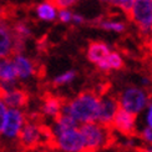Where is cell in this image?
Returning <instances> with one entry per match:
<instances>
[{
	"label": "cell",
	"mask_w": 152,
	"mask_h": 152,
	"mask_svg": "<svg viewBox=\"0 0 152 152\" xmlns=\"http://www.w3.org/2000/svg\"><path fill=\"white\" fill-rule=\"evenodd\" d=\"M6 112H8V106L5 105L3 99L0 97V134H1V130H3V126H4Z\"/></svg>",
	"instance_id": "25"
},
{
	"label": "cell",
	"mask_w": 152,
	"mask_h": 152,
	"mask_svg": "<svg viewBox=\"0 0 152 152\" xmlns=\"http://www.w3.org/2000/svg\"><path fill=\"white\" fill-rule=\"evenodd\" d=\"M130 20L152 41V0H135L129 11Z\"/></svg>",
	"instance_id": "5"
},
{
	"label": "cell",
	"mask_w": 152,
	"mask_h": 152,
	"mask_svg": "<svg viewBox=\"0 0 152 152\" xmlns=\"http://www.w3.org/2000/svg\"><path fill=\"white\" fill-rule=\"evenodd\" d=\"M26 115L25 112L20 109H8L5 116L4 126L1 130V136L4 140L8 141H14L19 138V135L24 127V125L26 124Z\"/></svg>",
	"instance_id": "6"
},
{
	"label": "cell",
	"mask_w": 152,
	"mask_h": 152,
	"mask_svg": "<svg viewBox=\"0 0 152 152\" xmlns=\"http://www.w3.org/2000/svg\"><path fill=\"white\" fill-rule=\"evenodd\" d=\"M142 84H143L145 86L150 85V81H148V79H146V77H145V79H142Z\"/></svg>",
	"instance_id": "29"
},
{
	"label": "cell",
	"mask_w": 152,
	"mask_h": 152,
	"mask_svg": "<svg viewBox=\"0 0 152 152\" xmlns=\"http://www.w3.org/2000/svg\"><path fill=\"white\" fill-rule=\"evenodd\" d=\"M100 96L92 91L80 92L67 102H64L61 113L70 116L79 125L97 122Z\"/></svg>",
	"instance_id": "2"
},
{
	"label": "cell",
	"mask_w": 152,
	"mask_h": 152,
	"mask_svg": "<svg viewBox=\"0 0 152 152\" xmlns=\"http://www.w3.org/2000/svg\"><path fill=\"white\" fill-rule=\"evenodd\" d=\"M51 1H53V4L59 10H61V9H69V8H71V6L75 5L76 3L79 1V0H51Z\"/></svg>",
	"instance_id": "24"
},
{
	"label": "cell",
	"mask_w": 152,
	"mask_h": 152,
	"mask_svg": "<svg viewBox=\"0 0 152 152\" xmlns=\"http://www.w3.org/2000/svg\"><path fill=\"white\" fill-rule=\"evenodd\" d=\"M0 95H1V87H0Z\"/></svg>",
	"instance_id": "30"
},
{
	"label": "cell",
	"mask_w": 152,
	"mask_h": 152,
	"mask_svg": "<svg viewBox=\"0 0 152 152\" xmlns=\"http://www.w3.org/2000/svg\"><path fill=\"white\" fill-rule=\"evenodd\" d=\"M120 110L118 100L116 96L111 94H104L100 96V105H99V115L97 122L111 127L112 121L115 118L117 111Z\"/></svg>",
	"instance_id": "8"
},
{
	"label": "cell",
	"mask_w": 152,
	"mask_h": 152,
	"mask_svg": "<svg viewBox=\"0 0 152 152\" xmlns=\"http://www.w3.org/2000/svg\"><path fill=\"white\" fill-rule=\"evenodd\" d=\"M46 137L51 140L50 131L46 132L40 124L35 121H26L18 140L24 148H34L37 145L42 143Z\"/></svg>",
	"instance_id": "7"
},
{
	"label": "cell",
	"mask_w": 152,
	"mask_h": 152,
	"mask_svg": "<svg viewBox=\"0 0 152 152\" xmlns=\"http://www.w3.org/2000/svg\"><path fill=\"white\" fill-rule=\"evenodd\" d=\"M14 46L15 36L12 30L4 23H0V59L11 58L14 55Z\"/></svg>",
	"instance_id": "13"
},
{
	"label": "cell",
	"mask_w": 152,
	"mask_h": 152,
	"mask_svg": "<svg viewBox=\"0 0 152 152\" xmlns=\"http://www.w3.org/2000/svg\"><path fill=\"white\" fill-rule=\"evenodd\" d=\"M50 134L53 142L61 152H86L80 125L65 113L54 120Z\"/></svg>",
	"instance_id": "1"
},
{
	"label": "cell",
	"mask_w": 152,
	"mask_h": 152,
	"mask_svg": "<svg viewBox=\"0 0 152 152\" xmlns=\"http://www.w3.org/2000/svg\"><path fill=\"white\" fill-rule=\"evenodd\" d=\"M58 20L64 23V24H69L72 20V12L69 9H61L58 11Z\"/></svg>",
	"instance_id": "22"
},
{
	"label": "cell",
	"mask_w": 152,
	"mask_h": 152,
	"mask_svg": "<svg viewBox=\"0 0 152 152\" xmlns=\"http://www.w3.org/2000/svg\"><path fill=\"white\" fill-rule=\"evenodd\" d=\"M71 23L80 25V24H82V23H85V18L82 16V15H80V14H72V20H71Z\"/></svg>",
	"instance_id": "27"
},
{
	"label": "cell",
	"mask_w": 152,
	"mask_h": 152,
	"mask_svg": "<svg viewBox=\"0 0 152 152\" xmlns=\"http://www.w3.org/2000/svg\"><path fill=\"white\" fill-rule=\"evenodd\" d=\"M124 67L122 56L116 51H111L105 61L97 65V69L101 71H110V70H121Z\"/></svg>",
	"instance_id": "17"
},
{
	"label": "cell",
	"mask_w": 152,
	"mask_h": 152,
	"mask_svg": "<svg viewBox=\"0 0 152 152\" xmlns=\"http://www.w3.org/2000/svg\"><path fill=\"white\" fill-rule=\"evenodd\" d=\"M135 0H110L109 1V5H112V6H116V8L121 9L122 11L127 12L131 10L132 5H134Z\"/></svg>",
	"instance_id": "21"
},
{
	"label": "cell",
	"mask_w": 152,
	"mask_h": 152,
	"mask_svg": "<svg viewBox=\"0 0 152 152\" xmlns=\"http://www.w3.org/2000/svg\"><path fill=\"white\" fill-rule=\"evenodd\" d=\"M18 75L11 58L0 59V87L1 92L16 86Z\"/></svg>",
	"instance_id": "11"
},
{
	"label": "cell",
	"mask_w": 152,
	"mask_h": 152,
	"mask_svg": "<svg viewBox=\"0 0 152 152\" xmlns=\"http://www.w3.org/2000/svg\"><path fill=\"white\" fill-rule=\"evenodd\" d=\"M58 11L59 9L53 4L51 0H45V1L40 3L39 5H36L35 8V14L37 19L41 21L51 23L58 19Z\"/></svg>",
	"instance_id": "15"
},
{
	"label": "cell",
	"mask_w": 152,
	"mask_h": 152,
	"mask_svg": "<svg viewBox=\"0 0 152 152\" xmlns=\"http://www.w3.org/2000/svg\"><path fill=\"white\" fill-rule=\"evenodd\" d=\"M0 97L3 99L5 105L8 106V109H20L26 106L29 101V95L28 92L20 87H12L9 90H5L1 92Z\"/></svg>",
	"instance_id": "12"
},
{
	"label": "cell",
	"mask_w": 152,
	"mask_h": 152,
	"mask_svg": "<svg viewBox=\"0 0 152 152\" xmlns=\"http://www.w3.org/2000/svg\"><path fill=\"white\" fill-rule=\"evenodd\" d=\"M99 26L106 30V31H112V33H117L121 34L126 30V25L122 21H116V20H110V19H105L99 23Z\"/></svg>",
	"instance_id": "18"
},
{
	"label": "cell",
	"mask_w": 152,
	"mask_h": 152,
	"mask_svg": "<svg viewBox=\"0 0 152 152\" xmlns=\"http://www.w3.org/2000/svg\"><path fill=\"white\" fill-rule=\"evenodd\" d=\"M145 124L147 127H152V101H150L145 110Z\"/></svg>",
	"instance_id": "26"
},
{
	"label": "cell",
	"mask_w": 152,
	"mask_h": 152,
	"mask_svg": "<svg viewBox=\"0 0 152 152\" xmlns=\"http://www.w3.org/2000/svg\"><path fill=\"white\" fill-rule=\"evenodd\" d=\"M80 131L85 141L86 152H96L105 148L111 142V130L99 122L80 125Z\"/></svg>",
	"instance_id": "4"
},
{
	"label": "cell",
	"mask_w": 152,
	"mask_h": 152,
	"mask_svg": "<svg viewBox=\"0 0 152 152\" xmlns=\"http://www.w3.org/2000/svg\"><path fill=\"white\" fill-rule=\"evenodd\" d=\"M136 125H137V116L120 109L116 113L115 118H113L111 126L117 132H120V134L126 135V136H131L135 134Z\"/></svg>",
	"instance_id": "9"
},
{
	"label": "cell",
	"mask_w": 152,
	"mask_h": 152,
	"mask_svg": "<svg viewBox=\"0 0 152 152\" xmlns=\"http://www.w3.org/2000/svg\"><path fill=\"white\" fill-rule=\"evenodd\" d=\"M140 137L145 143H147L148 146H152V127L145 126L140 132Z\"/></svg>",
	"instance_id": "23"
},
{
	"label": "cell",
	"mask_w": 152,
	"mask_h": 152,
	"mask_svg": "<svg viewBox=\"0 0 152 152\" xmlns=\"http://www.w3.org/2000/svg\"><path fill=\"white\" fill-rule=\"evenodd\" d=\"M62 106H64V101H61L59 97L55 96H48L42 102L41 106V112L46 117L50 118H58L61 115Z\"/></svg>",
	"instance_id": "16"
},
{
	"label": "cell",
	"mask_w": 152,
	"mask_h": 152,
	"mask_svg": "<svg viewBox=\"0 0 152 152\" xmlns=\"http://www.w3.org/2000/svg\"><path fill=\"white\" fill-rule=\"evenodd\" d=\"M76 77V72L74 70H69V71H65L60 75H58L53 80V84L55 86H64V85H67L72 82Z\"/></svg>",
	"instance_id": "20"
},
{
	"label": "cell",
	"mask_w": 152,
	"mask_h": 152,
	"mask_svg": "<svg viewBox=\"0 0 152 152\" xmlns=\"http://www.w3.org/2000/svg\"><path fill=\"white\" fill-rule=\"evenodd\" d=\"M110 53H111V49L107 44L102 41H91L86 50V58L90 62L97 66L99 64L106 60Z\"/></svg>",
	"instance_id": "14"
},
{
	"label": "cell",
	"mask_w": 152,
	"mask_h": 152,
	"mask_svg": "<svg viewBox=\"0 0 152 152\" xmlns=\"http://www.w3.org/2000/svg\"><path fill=\"white\" fill-rule=\"evenodd\" d=\"M117 100L120 109L137 116L146 110L150 104V94L143 87L129 86L120 92Z\"/></svg>",
	"instance_id": "3"
},
{
	"label": "cell",
	"mask_w": 152,
	"mask_h": 152,
	"mask_svg": "<svg viewBox=\"0 0 152 152\" xmlns=\"http://www.w3.org/2000/svg\"><path fill=\"white\" fill-rule=\"evenodd\" d=\"M11 30H12V34H14V36L16 37V39L21 40V41H25V39H28V37L31 35L30 28L24 23L15 24V26L12 28Z\"/></svg>",
	"instance_id": "19"
},
{
	"label": "cell",
	"mask_w": 152,
	"mask_h": 152,
	"mask_svg": "<svg viewBox=\"0 0 152 152\" xmlns=\"http://www.w3.org/2000/svg\"><path fill=\"white\" fill-rule=\"evenodd\" d=\"M12 64H14L15 71L18 75V80H28L36 74V65L35 62L31 60L28 56H25L24 54L19 53L14 54L11 56Z\"/></svg>",
	"instance_id": "10"
},
{
	"label": "cell",
	"mask_w": 152,
	"mask_h": 152,
	"mask_svg": "<svg viewBox=\"0 0 152 152\" xmlns=\"http://www.w3.org/2000/svg\"><path fill=\"white\" fill-rule=\"evenodd\" d=\"M141 152H152V146H147L141 150Z\"/></svg>",
	"instance_id": "28"
}]
</instances>
